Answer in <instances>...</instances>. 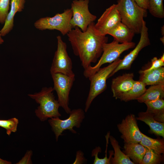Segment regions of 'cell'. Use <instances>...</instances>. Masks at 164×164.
<instances>
[{
    "mask_svg": "<svg viewBox=\"0 0 164 164\" xmlns=\"http://www.w3.org/2000/svg\"><path fill=\"white\" fill-rule=\"evenodd\" d=\"M90 0H73L71 3L72 16L70 23L74 28L78 27L83 32L87 29L91 23L94 22L97 16L90 11Z\"/></svg>",
    "mask_w": 164,
    "mask_h": 164,
    "instance_id": "ba28073f",
    "label": "cell"
},
{
    "mask_svg": "<svg viewBox=\"0 0 164 164\" xmlns=\"http://www.w3.org/2000/svg\"><path fill=\"white\" fill-rule=\"evenodd\" d=\"M121 60L118 58L107 66L100 68L88 78L90 81V86L85 102V112H87L94 100L106 89L107 79Z\"/></svg>",
    "mask_w": 164,
    "mask_h": 164,
    "instance_id": "5b68a950",
    "label": "cell"
},
{
    "mask_svg": "<svg viewBox=\"0 0 164 164\" xmlns=\"http://www.w3.org/2000/svg\"><path fill=\"white\" fill-rule=\"evenodd\" d=\"M121 22L135 34L141 31L147 10L140 7L134 0H118L116 4Z\"/></svg>",
    "mask_w": 164,
    "mask_h": 164,
    "instance_id": "7a4b0ae2",
    "label": "cell"
},
{
    "mask_svg": "<svg viewBox=\"0 0 164 164\" xmlns=\"http://www.w3.org/2000/svg\"><path fill=\"white\" fill-rule=\"evenodd\" d=\"M148 29L144 20L140 32L139 41L136 46L128 54L126 55L109 76L108 78L114 75L120 70H128L138 56L139 52L144 48L150 45V41L148 32Z\"/></svg>",
    "mask_w": 164,
    "mask_h": 164,
    "instance_id": "7c38bea8",
    "label": "cell"
},
{
    "mask_svg": "<svg viewBox=\"0 0 164 164\" xmlns=\"http://www.w3.org/2000/svg\"><path fill=\"white\" fill-rule=\"evenodd\" d=\"M136 3L142 8L147 10L149 7V0H134Z\"/></svg>",
    "mask_w": 164,
    "mask_h": 164,
    "instance_id": "1f68e13d",
    "label": "cell"
},
{
    "mask_svg": "<svg viewBox=\"0 0 164 164\" xmlns=\"http://www.w3.org/2000/svg\"><path fill=\"white\" fill-rule=\"evenodd\" d=\"M142 138L139 143L147 149H151L155 152L161 154L164 153L163 139H154L142 133Z\"/></svg>",
    "mask_w": 164,
    "mask_h": 164,
    "instance_id": "cb8c5ba5",
    "label": "cell"
},
{
    "mask_svg": "<svg viewBox=\"0 0 164 164\" xmlns=\"http://www.w3.org/2000/svg\"><path fill=\"white\" fill-rule=\"evenodd\" d=\"M72 16L71 9H67L63 12L57 13L53 17L40 18L35 22L34 26L40 30H56L64 36L73 28L70 23Z\"/></svg>",
    "mask_w": 164,
    "mask_h": 164,
    "instance_id": "8992f818",
    "label": "cell"
},
{
    "mask_svg": "<svg viewBox=\"0 0 164 164\" xmlns=\"http://www.w3.org/2000/svg\"><path fill=\"white\" fill-rule=\"evenodd\" d=\"M121 22V18L116 4H113L106 9L97 23L94 24L95 33L106 36L108 32Z\"/></svg>",
    "mask_w": 164,
    "mask_h": 164,
    "instance_id": "8fae6325",
    "label": "cell"
},
{
    "mask_svg": "<svg viewBox=\"0 0 164 164\" xmlns=\"http://www.w3.org/2000/svg\"><path fill=\"white\" fill-rule=\"evenodd\" d=\"M146 86L141 81L135 80L131 89L121 96L119 99L125 102L137 100L144 93L146 89Z\"/></svg>",
    "mask_w": 164,
    "mask_h": 164,
    "instance_id": "603a6c76",
    "label": "cell"
},
{
    "mask_svg": "<svg viewBox=\"0 0 164 164\" xmlns=\"http://www.w3.org/2000/svg\"><path fill=\"white\" fill-rule=\"evenodd\" d=\"M69 117L64 120H61L59 117L52 118L48 120L52 129L55 135L56 141H57L60 136L62 135L63 132L68 130L73 134L77 132L73 127L79 128L85 117L84 111L81 108L71 110L69 114Z\"/></svg>",
    "mask_w": 164,
    "mask_h": 164,
    "instance_id": "52a82bcc",
    "label": "cell"
},
{
    "mask_svg": "<svg viewBox=\"0 0 164 164\" xmlns=\"http://www.w3.org/2000/svg\"><path fill=\"white\" fill-rule=\"evenodd\" d=\"M109 139L114 151V157L111 158V163L113 164H135L121 151L118 143L115 138L110 135Z\"/></svg>",
    "mask_w": 164,
    "mask_h": 164,
    "instance_id": "7402d4cb",
    "label": "cell"
},
{
    "mask_svg": "<svg viewBox=\"0 0 164 164\" xmlns=\"http://www.w3.org/2000/svg\"><path fill=\"white\" fill-rule=\"evenodd\" d=\"M161 154H158L153 150L147 149L140 164H158L163 160Z\"/></svg>",
    "mask_w": 164,
    "mask_h": 164,
    "instance_id": "484cf974",
    "label": "cell"
},
{
    "mask_svg": "<svg viewBox=\"0 0 164 164\" xmlns=\"http://www.w3.org/2000/svg\"><path fill=\"white\" fill-rule=\"evenodd\" d=\"M25 0H11V8L7 16L3 27L0 31L2 36L9 33L13 29L14 17L17 12L22 11L24 7Z\"/></svg>",
    "mask_w": 164,
    "mask_h": 164,
    "instance_id": "9a60e30c",
    "label": "cell"
},
{
    "mask_svg": "<svg viewBox=\"0 0 164 164\" xmlns=\"http://www.w3.org/2000/svg\"><path fill=\"white\" fill-rule=\"evenodd\" d=\"M133 73L123 74L112 79L111 89L113 97L116 99L128 92L132 88L135 80Z\"/></svg>",
    "mask_w": 164,
    "mask_h": 164,
    "instance_id": "5bb4252c",
    "label": "cell"
},
{
    "mask_svg": "<svg viewBox=\"0 0 164 164\" xmlns=\"http://www.w3.org/2000/svg\"><path fill=\"white\" fill-rule=\"evenodd\" d=\"M2 35L0 32V45L2 44L4 42V40L2 38Z\"/></svg>",
    "mask_w": 164,
    "mask_h": 164,
    "instance_id": "836d02e7",
    "label": "cell"
},
{
    "mask_svg": "<svg viewBox=\"0 0 164 164\" xmlns=\"http://www.w3.org/2000/svg\"><path fill=\"white\" fill-rule=\"evenodd\" d=\"M94 24L91 23L84 32L75 27L67 35L74 54L79 57L84 70L97 61L102 53L104 44L108 42L106 36L95 33Z\"/></svg>",
    "mask_w": 164,
    "mask_h": 164,
    "instance_id": "6da1fadb",
    "label": "cell"
},
{
    "mask_svg": "<svg viewBox=\"0 0 164 164\" xmlns=\"http://www.w3.org/2000/svg\"><path fill=\"white\" fill-rule=\"evenodd\" d=\"M135 45L133 42L120 43L114 39L110 43H105L103 46L102 53L98 62L94 66L91 65L84 69V76L88 78L94 74L103 64L112 63L119 58L123 52L134 48Z\"/></svg>",
    "mask_w": 164,
    "mask_h": 164,
    "instance_id": "277c9868",
    "label": "cell"
},
{
    "mask_svg": "<svg viewBox=\"0 0 164 164\" xmlns=\"http://www.w3.org/2000/svg\"><path fill=\"white\" fill-rule=\"evenodd\" d=\"M124 149V153L137 164H140L147 149L140 143H125Z\"/></svg>",
    "mask_w": 164,
    "mask_h": 164,
    "instance_id": "d6986e66",
    "label": "cell"
},
{
    "mask_svg": "<svg viewBox=\"0 0 164 164\" xmlns=\"http://www.w3.org/2000/svg\"><path fill=\"white\" fill-rule=\"evenodd\" d=\"M52 87H44L41 91L28 95L39 104L35 111L36 116L41 121L48 118L59 117L61 116L59 111L60 105L55 99Z\"/></svg>",
    "mask_w": 164,
    "mask_h": 164,
    "instance_id": "3957f363",
    "label": "cell"
},
{
    "mask_svg": "<svg viewBox=\"0 0 164 164\" xmlns=\"http://www.w3.org/2000/svg\"><path fill=\"white\" fill-rule=\"evenodd\" d=\"M54 83V91H56L60 106L69 114L71 110L69 107V94L75 79V75L68 76L61 73H51Z\"/></svg>",
    "mask_w": 164,
    "mask_h": 164,
    "instance_id": "9c48e42d",
    "label": "cell"
},
{
    "mask_svg": "<svg viewBox=\"0 0 164 164\" xmlns=\"http://www.w3.org/2000/svg\"><path fill=\"white\" fill-rule=\"evenodd\" d=\"M32 155L31 150L27 151L24 156L16 164H32L31 157Z\"/></svg>",
    "mask_w": 164,
    "mask_h": 164,
    "instance_id": "f546056e",
    "label": "cell"
},
{
    "mask_svg": "<svg viewBox=\"0 0 164 164\" xmlns=\"http://www.w3.org/2000/svg\"><path fill=\"white\" fill-rule=\"evenodd\" d=\"M137 120L144 122L149 127L150 131L153 133L158 136L164 137V122L156 121L154 118L152 113L146 111L138 113Z\"/></svg>",
    "mask_w": 164,
    "mask_h": 164,
    "instance_id": "ac0fdd59",
    "label": "cell"
},
{
    "mask_svg": "<svg viewBox=\"0 0 164 164\" xmlns=\"http://www.w3.org/2000/svg\"><path fill=\"white\" fill-rule=\"evenodd\" d=\"M84 154L80 150L77 151L76 153V158L73 164H82L86 161L84 156Z\"/></svg>",
    "mask_w": 164,
    "mask_h": 164,
    "instance_id": "4dcf8cb0",
    "label": "cell"
},
{
    "mask_svg": "<svg viewBox=\"0 0 164 164\" xmlns=\"http://www.w3.org/2000/svg\"><path fill=\"white\" fill-rule=\"evenodd\" d=\"M164 97V83H162L151 85L137 100L139 102L144 103L146 101L163 99Z\"/></svg>",
    "mask_w": 164,
    "mask_h": 164,
    "instance_id": "ffe728a7",
    "label": "cell"
},
{
    "mask_svg": "<svg viewBox=\"0 0 164 164\" xmlns=\"http://www.w3.org/2000/svg\"><path fill=\"white\" fill-rule=\"evenodd\" d=\"M11 163L10 162L3 160L0 158V164H11Z\"/></svg>",
    "mask_w": 164,
    "mask_h": 164,
    "instance_id": "d6a6232c",
    "label": "cell"
},
{
    "mask_svg": "<svg viewBox=\"0 0 164 164\" xmlns=\"http://www.w3.org/2000/svg\"><path fill=\"white\" fill-rule=\"evenodd\" d=\"M139 80L146 85H153L164 83V68L162 67L158 68L144 72L141 70Z\"/></svg>",
    "mask_w": 164,
    "mask_h": 164,
    "instance_id": "e0dca14e",
    "label": "cell"
},
{
    "mask_svg": "<svg viewBox=\"0 0 164 164\" xmlns=\"http://www.w3.org/2000/svg\"><path fill=\"white\" fill-rule=\"evenodd\" d=\"M147 106L146 111L152 114L157 121L164 122V100L163 99L146 101L144 102Z\"/></svg>",
    "mask_w": 164,
    "mask_h": 164,
    "instance_id": "44dd1931",
    "label": "cell"
},
{
    "mask_svg": "<svg viewBox=\"0 0 164 164\" xmlns=\"http://www.w3.org/2000/svg\"><path fill=\"white\" fill-rule=\"evenodd\" d=\"M148 9L153 16L158 18H164L163 0H149Z\"/></svg>",
    "mask_w": 164,
    "mask_h": 164,
    "instance_id": "d4e9b609",
    "label": "cell"
},
{
    "mask_svg": "<svg viewBox=\"0 0 164 164\" xmlns=\"http://www.w3.org/2000/svg\"><path fill=\"white\" fill-rule=\"evenodd\" d=\"M151 63V66L149 68L147 69L142 70L144 72H146L164 66V61H162L160 58L158 59L156 57H155L152 59Z\"/></svg>",
    "mask_w": 164,
    "mask_h": 164,
    "instance_id": "f1b7e54d",
    "label": "cell"
},
{
    "mask_svg": "<svg viewBox=\"0 0 164 164\" xmlns=\"http://www.w3.org/2000/svg\"><path fill=\"white\" fill-rule=\"evenodd\" d=\"M19 120L15 118L8 120H0V127L5 129L7 134L9 135L12 132L17 131Z\"/></svg>",
    "mask_w": 164,
    "mask_h": 164,
    "instance_id": "4316f807",
    "label": "cell"
},
{
    "mask_svg": "<svg viewBox=\"0 0 164 164\" xmlns=\"http://www.w3.org/2000/svg\"><path fill=\"white\" fill-rule=\"evenodd\" d=\"M135 115L130 114L117 125L119 131L121 133V138L125 143H139L142 138V132L138 126Z\"/></svg>",
    "mask_w": 164,
    "mask_h": 164,
    "instance_id": "4fadbf2b",
    "label": "cell"
},
{
    "mask_svg": "<svg viewBox=\"0 0 164 164\" xmlns=\"http://www.w3.org/2000/svg\"><path fill=\"white\" fill-rule=\"evenodd\" d=\"M135 33L131 29L121 22L110 29L107 35L112 36L114 39L120 43L132 42Z\"/></svg>",
    "mask_w": 164,
    "mask_h": 164,
    "instance_id": "2e32d148",
    "label": "cell"
},
{
    "mask_svg": "<svg viewBox=\"0 0 164 164\" xmlns=\"http://www.w3.org/2000/svg\"><path fill=\"white\" fill-rule=\"evenodd\" d=\"M57 49L55 52L50 71V73H61L69 76L74 75L72 62L67 51V46L60 36L56 37Z\"/></svg>",
    "mask_w": 164,
    "mask_h": 164,
    "instance_id": "30bf717a",
    "label": "cell"
},
{
    "mask_svg": "<svg viewBox=\"0 0 164 164\" xmlns=\"http://www.w3.org/2000/svg\"><path fill=\"white\" fill-rule=\"evenodd\" d=\"M10 0H0V23H4L9 10Z\"/></svg>",
    "mask_w": 164,
    "mask_h": 164,
    "instance_id": "83f0119b",
    "label": "cell"
}]
</instances>
